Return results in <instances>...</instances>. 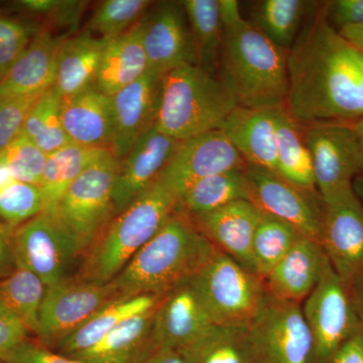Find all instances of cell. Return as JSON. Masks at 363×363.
<instances>
[{"mask_svg": "<svg viewBox=\"0 0 363 363\" xmlns=\"http://www.w3.org/2000/svg\"><path fill=\"white\" fill-rule=\"evenodd\" d=\"M288 77L285 107L302 125L363 117V69L323 9L289 51Z\"/></svg>", "mask_w": 363, "mask_h": 363, "instance_id": "cell-1", "label": "cell"}, {"mask_svg": "<svg viewBox=\"0 0 363 363\" xmlns=\"http://www.w3.org/2000/svg\"><path fill=\"white\" fill-rule=\"evenodd\" d=\"M223 40L218 77L238 107L276 109L285 106L288 94V50L267 39L243 20L240 2L219 0Z\"/></svg>", "mask_w": 363, "mask_h": 363, "instance_id": "cell-2", "label": "cell"}, {"mask_svg": "<svg viewBox=\"0 0 363 363\" xmlns=\"http://www.w3.org/2000/svg\"><path fill=\"white\" fill-rule=\"evenodd\" d=\"M215 250L191 217L177 210L112 286L121 297L166 295L194 278Z\"/></svg>", "mask_w": 363, "mask_h": 363, "instance_id": "cell-3", "label": "cell"}, {"mask_svg": "<svg viewBox=\"0 0 363 363\" xmlns=\"http://www.w3.org/2000/svg\"><path fill=\"white\" fill-rule=\"evenodd\" d=\"M179 198L159 177L130 206L117 214L87 250L78 278L106 285L178 210Z\"/></svg>", "mask_w": 363, "mask_h": 363, "instance_id": "cell-4", "label": "cell"}, {"mask_svg": "<svg viewBox=\"0 0 363 363\" xmlns=\"http://www.w3.org/2000/svg\"><path fill=\"white\" fill-rule=\"evenodd\" d=\"M238 107L216 74L197 65H183L162 77V96L156 126L182 142L220 130Z\"/></svg>", "mask_w": 363, "mask_h": 363, "instance_id": "cell-5", "label": "cell"}, {"mask_svg": "<svg viewBox=\"0 0 363 363\" xmlns=\"http://www.w3.org/2000/svg\"><path fill=\"white\" fill-rule=\"evenodd\" d=\"M191 283L215 325H250L269 296L264 279L217 248Z\"/></svg>", "mask_w": 363, "mask_h": 363, "instance_id": "cell-6", "label": "cell"}, {"mask_svg": "<svg viewBox=\"0 0 363 363\" xmlns=\"http://www.w3.org/2000/svg\"><path fill=\"white\" fill-rule=\"evenodd\" d=\"M119 161L112 154L81 174L59 203L56 216L80 255L104 233L116 215L113 190Z\"/></svg>", "mask_w": 363, "mask_h": 363, "instance_id": "cell-7", "label": "cell"}, {"mask_svg": "<svg viewBox=\"0 0 363 363\" xmlns=\"http://www.w3.org/2000/svg\"><path fill=\"white\" fill-rule=\"evenodd\" d=\"M248 328L259 363H316L302 305L269 295Z\"/></svg>", "mask_w": 363, "mask_h": 363, "instance_id": "cell-8", "label": "cell"}, {"mask_svg": "<svg viewBox=\"0 0 363 363\" xmlns=\"http://www.w3.org/2000/svg\"><path fill=\"white\" fill-rule=\"evenodd\" d=\"M303 315L314 342L316 363H327L341 344L362 329L347 286L327 262Z\"/></svg>", "mask_w": 363, "mask_h": 363, "instance_id": "cell-9", "label": "cell"}, {"mask_svg": "<svg viewBox=\"0 0 363 363\" xmlns=\"http://www.w3.org/2000/svg\"><path fill=\"white\" fill-rule=\"evenodd\" d=\"M13 248L16 264L39 277L45 288L68 279L80 255L58 217L45 212L14 227Z\"/></svg>", "mask_w": 363, "mask_h": 363, "instance_id": "cell-10", "label": "cell"}, {"mask_svg": "<svg viewBox=\"0 0 363 363\" xmlns=\"http://www.w3.org/2000/svg\"><path fill=\"white\" fill-rule=\"evenodd\" d=\"M248 201L260 211L291 224L305 238L321 243L324 202L318 193L297 187L274 172L248 166L245 169Z\"/></svg>", "mask_w": 363, "mask_h": 363, "instance_id": "cell-11", "label": "cell"}, {"mask_svg": "<svg viewBox=\"0 0 363 363\" xmlns=\"http://www.w3.org/2000/svg\"><path fill=\"white\" fill-rule=\"evenodd\" d=\"M304 133L316 190L323 202L351 190L353 180L359 176V154L348 123L309 124Z\"/></svg>", "mask_w": 363, "mask_h": 363, "instance_id": "cell-12", "label": "cell"}, {"mask_svg": "<svg viewBox=\"0 0 363 363\" xmlns=\"http://www.w3.org/2000/svg\"><path fill=\"white\" fill-rule=\"evenodd\" d=\"M121 296L111 283L97 285L68 278L47 286L40 311V334L44 344H59L105 305Z\"/></svg>", "mask_w": 363, "mask_h": 363, "instance_id": "cell-13", "label": "cell"}, {"mask_svg": "<svg viewBox=\"0 0 363 363\" xmlns=\"http://www.w3.org/2000/svg\"><path fill=\"white\" fill-rule=\"evenodd\" d=\"M321 245L346 286L363 274V206L353 188L324 203Z\"/></svg>", "mask_w": 363, "mask_h": 363, "instance_id": "cell-14", "label": "cell"}, {"mask_svg": "<svg viewBox=\"0 0 363 363\" xmlns=\"http://www.w3.org/2000/svg\"><path fill=\"white\" fill-rule=\"evenodd\" d=\"M247 167L225 135L221 130H214L179 142L160 177L180 198L195 182Z\"/></svg>", "mask_w": 363, "mask_h": 363, "instance_id": "cell-15", "label": "cell"}, {"mask_svg": "<svg viewBox=\"0 0 363 363\" xmlns=\"http://www.w3.org/2000/svg\"><path fill=\"white\" fill-rule=\"evenodd\" d=\"M143 44L149 71L162 76L183 65H197V56L182 2L157 4L143 20Z\"/></svg>", "mask_w": 363, "mask_h": 363, "instance_id": "cell-16", "label": "cell"}, {"mask_svg": "<svg viewBox=\"0 0 363 363\" xmlns=\"http://www.w3.org/2000/svg\"><path fill=\"white\" fill-rule=\"evenodd\" d=\"M162 96V77L147 72L140 80L112 95V156L121 161L157 123Z\"/></svg>", "mask_w": 363, "mask_h": 363, "instance_id": "cell-17", "label": "cell"}, {"mask_svg": "<svg viewBox=\"0 0 363 363\" xmlns=\"http://www.w3.org/2000/svg\"><path fill=\"white\" fill-rule=\"evenodd\" d=\"M190 281L162 296L152 322L155 350H182L214 326Z\"/></svg>", "mask_w": 363, "mask_h": 363, "instance_id": "cell-18", "label": "cell"}, {"mask_svg": "<svg viewBox=\"0 0 363 363\" xmlns=\"http://www.w3.org/2000/svg\"><path fill=\"white\" fill-rule=\"evenodd\" d=\"M178 145V140L155 125L119 161L113 190L116 215L130 206L159 178Z\"/></svg>", "mask_w": 363, "mask_h": 363, "instance_id": "cell-19", "label": "cell"}, {"mask_svg": "<svg viewBox=\"0 0 363 363\" xmlns=\"http://www.w3.org/2000/svg\"><path fill=\"white\" fill-rule=\"evenodd\" d=\"M260 216L262 211L253 203L236 200L191 219L215 248L257 274L252 257V241Z\"/></svg>", "mask_w": 363, "mask_h": 363, "instance_id": "cell-20", "label": "cell"}, {"mask_svg": "<svg viewBox=\"0 0 363 363\" xmlns=\"http://www.w3.org/2000/svg\"><path fill=\"white\" fill-rule=\"evenodd\" d=\"M327 262L321 243L301 236L264 279L267 294L301 304L314 290Z\"/></svg>", "mask_w": 363, "mask_h": 363, "instance_id": "cell-21", "label": "cell"}, {"mask_svg": "<svg viewBox=\"0 0 363 363\" xmlns=\"http://www.w3.org/2000/svg\"><path fill=\"white\" fill-rule=\"evenodd\" d=\"M61 40L40 28L0 82V98L40 96L52 87Z\"/></svg>", "mask_w": 363, "mask_h": 363, "instance_id": "cell-22", "label": "cell"}, {"mask_svg": "<svg viewBox=\"0 0 363 363\" xmlns=\"http://www.w3.org/2000/svg\"><path fill=\"white\" fill-rule=\"evenodd\" d=\"M220 130L248 166L277 173L274 109L238 106L227 117Z\"/></svg>", "mask_w": 363, "mask_h": 363, "instance_id": "cell-23", "label": "cell"}, {"mask_svg": "<svg viewBox=\"0 0 363 363\" xmlns=\"http://www.w3.org/2000/svg\"><path fill=\"white\" fill-rule=\"evenodd\" d=\"M61 117L71 143L111 150L113 140L111 96L92 87L62 99Z\"/></svg>", "mask_w": 363, "mask_h": 363, "instance_id": "cell-24", "label": "cell"}, {"mask_svg": "<svg viewBox=\"0 0 363 363\" xmlns=\"http://www.w3.org/2000/svg\"><path fill=\"white\" fill-rule=\"evenodd\" d=\"M106 40L85 32L61 40L52 88L61 99L95 87Z\"/></svg>", "mask_w": 363, "mask_h": 363, "instance_id": "cell-25", "label": "cell"}, {"mask_svg": "<svg viewBox=\"0 0 363 363\" xmlns=\"http://www.w3.org/2000/svg\"><path fill=\"white\" fill-rule=\"evenodd\" d=\"M157 306L124 320L90 350L72 358L85 363H138L154 352L152 328Z\"/></svg>", "mask_w": 363, "mask_h": 363, "instance_id": "cell-26", "label": "cell"}, {"mask_svg": "<svg viewBox=\"0 0 363 363\" xmlns=\"http://www.w3.org/2000/svg\"><path fill=\"white\" fill-rule=\"evenodd\" d=\"M143 20L130 32L106 40L95 82L100 92L112 96L149 72L143 44Z\"/></svg>", "mask_w": 363, "mask_h": 363, "instance_id": "cell-27", "label": "cell"}, {"mask_svg": "<svg viewBox=\"0 0 363 363\" xmlns=\"http://www.w3.org/2000/svg\"><path fill=\"white\" fill-rule=\"evenodd\" d=\"M164 295L123 296L95 313L58 344L59 353L72 357L90 350L124 320L156 307Z\"/></svg>", "mask_w": 363, "mask_h": 363, "instance_id": "cell-28", "label": "cell"}, {"mask_svg": "<svg viewBox=\"0 0 363 363\" xmlns=\"http://www.w3.org/2000/svg\"><path fill=\"white\" fill-rule=\"evenodd\" d=\"M111 154V150L89 147L70 143L47 155L39 187L42 192L45 213L56 215L59 203L81 174L95 162Z\"/></svg>", "mask_w": 363, "mask_h": 363, "instance_id": "cell-29", "label": "cell"}, {"mask_svg": "<svg viewBox=\"0 0 363 363\" xmlns=\"http://www.w3.org/2000/svg\"><path fill=\"white\" fill-rule=\"evenodd\" d=\"M274 117L277 130V174L298 188L318 193L311 154L306 143L302 124L290 116L285 106L274 109Z\"/></svg>", "mask_w": 363, "mask_h": 363, "instance_id": "cell-30", "label": "cell"}, {"mask_svg": "<svg viewBox=\"0 0 363 363\" xmlns=\"http://www.w3.org/2000/svg\"><path fill=\"white\" fill-rule=\"evenodd\" d=\"M45 292V284L39 277L16 264L11 274L0 279V315L21 325L38 337Z\"/></svg>", "mask_w": 363, "mask_h": 363, "instance_id": "cell-31", "label": "cell"}, {"mask_svg": "<svg viewBox=\"0 0 363 363\" xmlns=\"http://www.w3.org/2000/svg\"><path fill=\"white\" fill-rule=\"evenodd\" d=\"M181 351L187 363H259L248 325H214Z\"/></svg>", "mask_w": 363, "mask_h": 363, "instance_id": "cell-32", "label": "cell"}, {"mask_svg": "<svg viewBox=\"0 0 363 363\" xmlns=\"http://www.w3.org/2000/svg\"><path fill=\"white\" fill-rule=\"evenodd\" d=\"M245 169H230L195 182L179 198V211L195 217L236 200H248Z\"/></svg>", "mask_w": 363, "mask_h": 363, "instance_id": "cell-33", "label": "cell"}, {"mask_svg": "<svg viewBox=\"0 0 363 363\" xmlns=\"http://www.w3.org/2000/svg\"><path fill=\"white\" fill-rule=\"evenodd\" d=\"M182 4L194 42L197 66L216 74L223 40L219 0H186Z\"/></svg>", "mask_w": 363, "mask_h": 363, "instance_id": "cell-34", "label": "cell"}, {"mask_svg": "<svg viewBox=\"0 0 363 363\" xmlns=\"http://www.w3.org/2000/svg\"><path fill=\"white\" fill-rule=\"evenodd\" d=\"M314 6L316 2L304 0H264L255 7L250 23L274 45L290 51Z\"/></svg>", "mask_w": 363, "mask_h": 363, "instance_id": "cell-35", "label": "cell"}, {"mask_svg": "<svg viewBox=\"0 0 363 363\" xmlns=\"http://www.w3.org/2000/svg\"><path fill=\"white\" fill-rule=\"evenodd\" d=\"M61 97L54 88L43 93L28 111L21 135L26 136L45 155L70 143L61 117Z\"/></svg>", "mask_w": 363, "mask_h": 363, "instance_id": "cell-36", "label": "cell"}, {"mask_svg": "<svg viewBox=\"0 0 363 363\" xmlns=\"http://www.w3.org/2000/svg\"><path fill=\"white\" fill-rule=\"evenodd\" d=\"M303 236L295 227L262 212L252 241L257 274L264 279Z\"/></svg>", "mask_w": 363, "mask_h": 363, "instance_id": "cell-37", "label": "cell"}, {"mask_svg": "<svg viewBox=\"0 0 363 363\" xmlns=\"http://www.w3.org/2000/svg\"><path fill=\"white\" fill-rule=\"evenodd\" d=\"M42 192L38 185L18 180L0 161V217L11 227L43 212Z\"/></svg>", "mask_w": 363, "mask_h": 363, "instance_id": "cell-38", "label": "cell"}, {"mask_svg": "<svg viewBox=\"0 0 363 363\" xmlns=\"http://www.w3.org/2000/svg\"><path fill=\"white\" fill-rule=\"evenodd\" d=\"M152 1L105 0L95 9L86 32L109 40L130 32L145 16Z\"/></svg>", "mask_w": 363, "mask_h": 363, "instance_id": "cell-39", "label": "cell"}, {"mask_svg": "<svg viewBox=\"0 0 363 363\" xmlns=\"http://www.w3.org/2000/svg\"><path fill=\"white\" fill-rule=\"evenodd\" d=\"M47 155L26 136L21 135L0 152L4 162L18 180L40 185Z\"/></svg>", "mask_w": 363, "mask_h": 363, "instance_id": "cell-40", "label": "cell"}, {"mask_svg": "<svg viewBox=\"0 0 363 363\" xmlns=\"http://www.w3.org/2000/svg\"><path fill=\"white\" fill-rule=\"evenodd\" d=\"M40 28L0 14V75L6 76Z\"/></svg>", "mask_w": 363, "mask_h": 363, "instance_id": "cell-41", "label": "cell"}, {"mask_svg": "<svg viewBox=\"0 0 363 363\" xmlns=\"http://www.w3.org/2000/svg\"><path fill=\"white\" fill-rule=\"evenodd\" d=\"M40 96L0 98V152L21 135L28 111Z\"/></svg>", "mask_w": 363, "mask_h": 363, "instance_id": "cell-42", "label": "cell"}, {"mask_svg": "<svg viewBox=\"0 0 363 363\" xmlns=\"http://www.w3.org/2000/svg\"><path fill=\"white\" fill-rule=\"evenodd\" d=\"M326 20L336 30L363 23V0H335L323 6Z\"/></svg>", "mask_w": 363, "mask_h": 363, "instance_id": "cell-43", "label": "cell"}, {"mask_svg": "<svg viewBox=\"0 0 363 363\" xmlns=\"http://www.w3.org/2000/svg\"><path fill=\"white\" fill-rule=\"evenodd\" d=\"M4 363H85L61 353L48 350L44 345L26 340L7 357Z\"/></svg>", "mask_w": 363, "mask_h": 363, "instance_id": "cell-44", "label": "cell"}, {"mask_svg": "<svg viewBox=\"0 0 363 363\" xmlns=\"http://www.w3.org/2000/svg\"><path fill=\"white\" fill-rule=\"evenodd\" d=\"M28 334L21 325L0 315V363L6 362L7 357L28 340Z\"/></svg>", "mask_w": 363, "mask_h": 363, "instance_id": "cell-45", "label": "cell"}, {"mask_svg": "<svg viewBox=\"0 0 363 363\" xmlns=\"http://www.w3.org/2000/svg\"><path fill=\"white\" fill-rule=\"evenodd\" d=\"M85 4L86 2L83 1L54 0L51 11L47 16H50L57 26L70 28L73 33L84 11Z\"/></svg>", "mask_w": 363, "mask_h": 363, "instance_id": "cell-46", "label": "cell"}, {"mask_svg": "<svg viewBox=\"0 0 363 363\" xmlns=\"http://www.w3.org/2000/svg\"><path fill=\"white\" fill-rule=\"evenodd\" d=\"M327 363H363L362 329L341 344Z\"/></svg>", "mask_w": 363, "mask_h": 363, "instance_id": "cell-47", "label": "cell"}, {"mask_svg": "<svg viewBox=\"0 0 363 363\" xmlns=\"http://www.w3.org/2000/svg\"><path fill=\"white\" fill-rule=\"evenodd\" d=\"M13 227L0 222V279L6 278L16 269L13 248Z\"/></svg>", "mask_w": 363, "mask_h": 363, "instance_id": "cell-48", "label": "cell"}, {"mask_svg": "<svg viewBox=\"0 0 363 363\" xmlns=\"http://www.w3.org/2000/svg\"><path fill=\"white\" fill-rule=\"evenodd\" d=\"M138 363H187V360L181 350L161 348Z\"/></svg>", "mask_w": 363, "mask_h": 363, "instance_id": "cell-49", "label": "cell"}, {"mask_svg": "<svg viewBox=\"0 0 363 363\" xmlns=\"http://www.w3.org/2000/svg\"><path fill=\"white\" fill-rule=\"evenodd\" d=\"M347 288L351 300H352L353 307L357 312L360 326L363 330V274L355 279Z\"/></svg>", "mask_w": 363, "mask_h": 363, "instance_id": "cell-50", "label": "cell"}, {"mask_svg": "<svg viewBox=\"0 0 363 363\" xmlns=\"http://www.w3.org/2000/svg\"><path fill=\"white\" fill-rule=\"evenodd\" d=\"M340 37L355 49L363 52V23L358 26H345L337 30Z\"/></svg>", "mask_w": 363, "mask_h": 363, "instance_id": "cell-51", "label": "cell"}, {"mask_svg": "<svg viewBox=\"0 0 363 363\" xmlns=\"http://www.w3.org/2000/svg\"><path fill=\"white\" fill-rule=\"evenodd\" d=\"M357 140L359 154V176L363 175V117L347 123Z\"/></svg>", "mask_w": 363, "mask_h": 363, "instance_id": "cell-52", "label": "cell"}, {"mask_svg": "<svg viewBox=\"0 0 363 363\" xmlns=\"http://www.w3.org/2000/svg\"><path fill=\"white\" fill-rule=\"evenodd\" d=\"M352 188L363 206V175L355 177L352 183Z\"/></svg>", "mask_w": 363, "mask_h": 363, "instance_id": "cell-53", "label": "cell"}, {"mask_svg": "<svg viewBox=\"0 0 363 363\" xmlns=\"http://www.w3.org/2000/svg\"><path fill=\"white\" fill-rule=\"evenodd\" d=\"M351 49H352L353 56L357 59L358 64H359L360 67L363 69V52L359 51V50L355 49L351 45Z\"/></svg>", "mask_w": 363, "mask_h": 363, "instance_id": "cell-54", "label": "cell"}, {"mask_svg": "<svg viewBox=\"0 0 363 363\" xmlns=\"http://www.w3.org/2000/svg\"><path fill=\"white\" fill-rule=\"evenodd\" d=\"M2 78H4V76L0 75V82H1Z\"/></svg>", "mask_w": 363, "mask_h": 363, "instance_id": "cell-55", "label": "cell"}]
</instances>
